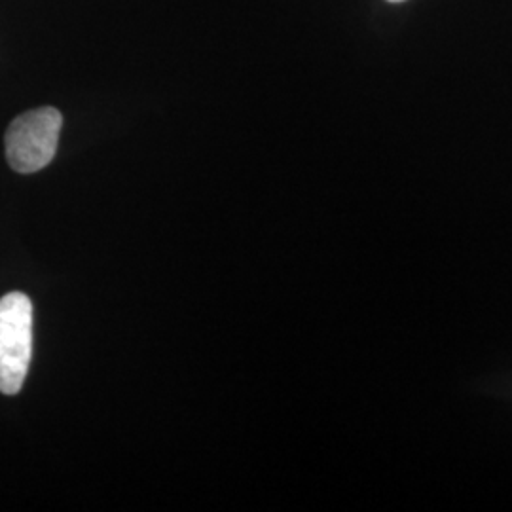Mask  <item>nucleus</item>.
I'll return each instance as SVG.
<instances>
[{
  "label": "nucleus",
  "instance_id": "1",
  "mask_svg": "<svg viewBox=\"0 0 512 512\" xmlns=\"http://www.w3.org/2000/svg\"><path fill=\"white\" fill-rule=\"evenodd\" d=\"M33 355V304L23 293L0 298V393L16 395Z\"/></svg>",
  "mask_w": 512,
  "mask_h": 512
},
{
  "label": "nucleus",
  "instance_id": "2",
  "mask_svg": "<svg viewBox=\"0 0 512 512\" xmlns=\"http://www.w3.org/2000/svg\"><path fill=\"white\" fill-rule=\"evenodd\" d=\"M63 116L54 107L29 110L18 116L6 131V160L18 173L29 175L54 160Z\"/></svg>",
  "mask_w": 512,
  "mask_h": 512
},
{
  "label": "nucleus",
  "instance_id": "3",
  "mask_svg": "<svg viewBox=\"0 0 512 512\" xmlns=\"http://www.w3.org/2000/svg\"><path fill=\"white\" fill-rule=\"evenodd\" d=\"M389 2H404V0H389Z\"/></svg>",
  "mask_w": 512,
  "mask_h": 512
}]
</instances>
